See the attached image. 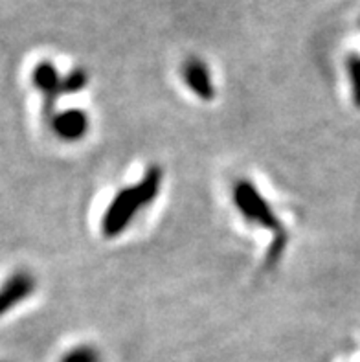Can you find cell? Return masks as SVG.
<instances>
[{
  "instance_id": "cell-1",
  "label": "cell",
  "mask_w": 360,
  "mask_h": 362,
  "mask_svg": "<svg viewBox=\"0 0 360 362\" xmlns=\"http://www.w3.org/2000/svg\"><path fill=\"white\" fill-rule=\"evenodd\" d=\"M162 180H164L162 168L151 165L137 184L120 189L101 217V234L107 239L122 235L134 221V217L144 208L151 206L155 202L162 189Z\"/></svg>"
},
{
  "instance_id": "cell-2",
  "label": "cell",
  "mask_w": 360,
  "mask_h": 362,
  "mask_svg": "<svg viewBox=\"0 0 360 362\" xmlns=\"http://www.w3.org/2000/svg\"><path fill=\"white\" fill-rule=\"evenodd\" d=\"M232 201L236 204V208H238L239 214L248 223L260 226V228L267 230V232L281 235V221L276 216V211L270 206V202L267 201V197L257 189V186L252 180L239 179L238 182L233 184Z\"/></svg>"
},
{
  "instance_id": "cell-3",
  "label": "cell",
  "mask_w": 360,
  "mask_h": 362,
  "mask_svg": "<svg viewBox=\"0 0 360 362\" xmlns=\"http://www.w3.org/2000/svg\"><path fill=\"white\" fill-rule=\"evenodd\" d=\"M37 291V278L26 269H18L11 272L0 284V318L8 313L23 305L28 298H32Z\"/></svg>"
},
{
  "instance_id": "cell-4",
  "label": "cell",
  "mask_w": 360,
  "mask_h": 362,
  "mask_svg": "<svg viewBox=\"0 0 360 362\" xmlns=\"http://www.w3.org/2000/svg\"><path fill=\"white\" fill-rule=\"evenodd\" d=\"M32 85L41 92L46 115H54V107L63 96V78L52 61H39L32 70Z\"/></svg>"
},
{
  "instance_id": "cell-5",
  "label": "cell",
  "mask_w": 360,
  "mask_h": 362,
  "mask_svg": "<svg viewBox=\"0 0 360 362\" xmlns=\"http://www.w3.org/2000/svg\"><path fill=\"white\" fill-rule=\"evenodd\" d=\"M50 129L52 133L63 142H79L87 136L88 129H91V118L81 109L61 110V112L52 115Z\"/></svg>"
},
{
  "instance_id": "cell-6",
  "label": "cell",
  "mask_w": 360,
  "mask_h": 362,
  "mask_svg": "<svg viewBox=\"0 0 360 362\" xmlns=\"http://www.w3.org/2000/svg\"><path fill=\"white\" fill-rule=\"evenodd\" d=\"M182 81L193 96L202 101H211L215 98V85L211 78L210 66L201 57H187L180 69Z\"/></svg>"
},
{
  "instance_id": "cell-7",
  "label": "cell",
  "mask_w": 360,
  "mask_h": 362,
  "mask_svg": "<svg viewBox=\"0 0 360 362\" xmlns=\"http://www.w3.org/2000/svg\"><path fill=\"white\" fill-rule=\"evenodd\" d=\"M59 362H103V355L96 346L81 344L61 355Z\"/></svg>"
},
{
  "instance_id": "cell-8",
  "label": "cell",
  "mask_w": 360,
  "mask_h": 362,
  "mask_svg": "<svg viewBox=\"0 0 360 362\" xmlns=\"http://www.w3.org/2000/svg\"><path fill=\"white\" fill-rule=\"evenodd\" d=\"M88 85V74L83 69L70 70L63 78V94H78Z\"/></svg>"
},
{
  "instance_id": "cell-9",
  "label": "cell",
  "mask_w": 360,
  "mask_h": 362,
  "mask_svg": "<svg viewBox=\"0 0 360 362\" xmlns=\"http://www.w3.org/2000/svg\"><path fill=\"white\" fill-rule=\"evenodd\" d=\"M347 72H349V79H352L353 100H355V105L360 107V57L352 55L347 59Z\"/></svg>"
},
{
  "instance_id": "cell-10",
  "label": "cell",
  "mask_w": 360,
  "mask_h": 362,
  "mask_svg": "<svg viewBox=\"0 0 360 362\" xmlns=\"http://www.w3.org/2000/svg\"><path fill=\"white\" fill-rule=\"evenodd\" d=\"M0 362H9V361H0Z\"/></svg>"
}]
</instances>
